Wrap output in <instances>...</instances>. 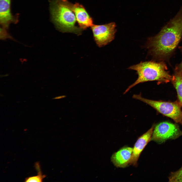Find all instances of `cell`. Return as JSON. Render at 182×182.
<instances>
[{"mask_svg":"<svg viewBox=\"0 0 182 182\" xmlns=\"http://www.w3.org/2000/svg\"><path fill=\"white\" fill-rule=\"evenodd\" d=\"M182 36V6L157 35L148 39L147 47L155 57L165 59L174 51Z\"/></svg>","mask_w":182,"mask_h":182,"instance_id":"1","label":"cell"},{"mask_svg":"<svg viewBox=\"0 0 182 182\" xmlns=\"http://www.w3.org/2000/svg\"><path fill=\"white\" fill-rule=\"evenodd\" d=\"M45 175H43L40 170L38 172V174L35 176H31L26 178L25 182H40L43 181V179L46 177Z\"/></svg>","mask_w":182,"mask_h":182,"instance_id":"13","label":"cell"},{"mask_svg":"<svg viewBox=\"0 0 182 182\" xmlns=\"http://www.w3.org/2000/svg\"><path fill=\"white\" fill-rule=\"evenodd\" d=\"M67 0L51 1L50 9L52 20L60 32L80 35L83 30L75 25L77 20L75 15L67 4Z\"/></svg>","mask_w":182,"mask_h":182,"instance_id":"3","label":"cell"},{"mask_svg":"<svg viewBox=\"0 0 182 182\" xmlns=\"http://www.w3.org/2000/svg\"><path fill=\"white\" fill-rule=\"evenodd\" d=\"M168 179L170 182H182V167L177 171L171 172Z\"/></svg>","mask_w":182,"mask_h":182,"instance_id":"12","label":"cell"},{"mask_svg":"<svg viewBox=\"0 0 182 182\" xmlns=\"http://www.w3.org/2000/svg\"><path fill=\"white\" fill-rule=\"evenodd\" d=\"M67 4L74 13L79 27L84 30L93 24V18L84 6L79 3L73 4L67 0Z\"/></svg>","mask_w":182,"mask_h":182,"instance_id":"7","label":"cell"},{"mask_svg":"<svg viewBox=\"0 0 182 182\" xmlns=\"http://www.w3.org/2000/svg\"><path fill=\"white\" fill-rule=\"evenodd\" d=\"M6 29L2 27L1 28V38L2 39L6 38L9 36V35L7 32Z\"/></svg>","mask_w":182,"mask_h":182,"instance_id":"14","label":"cell"},{"mask_svg":"<svg viewBox=\"0 0 182 182\" xmlns=\"http://www.w3.org/2000/svg\"><path fill=\"white\" fill-rule=\"evenodd\" d=\"M133 150L132 147H123L113 154L111 161L117 167H125L130 165Z\"/></svg>","mask_w":182,"mask_h":182,"instance_id":"9","label":"cell"},{"mask_svg":"<svg viewBox=\"0 0 182 182\" xmlns=\"http://www.w3.org/2000/svg\"><path fill=\"white\" fill-rule=\"evenodd\" d=\"M133 98L150 105L162 115L182 125V105L178 101L166 102L147 99L140 94L134 95Z\"/></svg>","mask_w":182,"mask_h":182,"instance_id":"4","label":"cell"},{"mask_svg":"<svg viewBox=\"0 0 182 182\" xmlns=\"http://www.w3.org/2000/svg\"><path fill=\"white\" fill-rule=\"evenodd\" d=\"M128 69L136 71L138 77L133 83L128 86L124 94L141 83L154 81H157L159 84L167 83L171 81L172 78V76L167 70L166 64L163 62H141L130 66Z\"/></svg>","mask_w":182,"mask_h":182,"instance_id":"2","label":"cell"},{"mask_svg":"<svg viewBox=\"0 0 182 182\" xmlns=\"http://www.w3.org/2000/svg\"><path fill=\"white\" fill-rule=\"evenodd\" d=\"M180 49L182 53V47L180 48ZM175 70L179 71L182 74V61L180 64L176 66Z\"/></svg>","mask_w":182,"mask_h":182,"instance_id":"15","label":"cell"},{"mask_svg":"<svg viewBox=\"0 0 182 182\" xmlns=\"http://www.w3.org/2000/svg\"><path fill=\"white\" fill-rule=\"evenodd\" d=\"M182 134V132L176 124L163 122L154 126L151 140L162 143L168 140L176 139Z\"/></svg>","mask_w":182,"mask_h":182,"instance_id":"5","label":"cell"},{"mask_svg":"<svg viewBox=\"0 0 182 182\" xmlns=\"http://www.w3.org/2000/svg\"><path fill=\"white\" fill-rule=\"evenodd\" d=\"M153 125L146 132L140 136L135 142L133 148L130 165L136 166L140 156L145 146L151 141L154 127Z\"/></svg>","mask_w":182,"mask_h":182,"instance_id":"8","label":"cell"},{"mask_svg":"<svg viewBox=\"0 0 182 182\" xmlns=\"http://www.w3.org/2000/svg\"><path fill=\"white\" fill-rule=\"evenodd\" d=\"M11 0H0V23L2 27L8 28L11 23H15L18 19L16 16H13L10 10Z\"/></svg>","mask_w":182,"mask_h":182,"instance_id":"10","label":"cell"},{"mask_svg":"<svg viewBox=\"0 0 182 182\" xmlns=\"http://www.w3.org/2000/svg\"><path fill=\"white\" fill-rule=\"evenodd\" d=\"M171 81L176 90L178 101L182 106V74L175 70Z\"/></svg>","mask_w":182,"mask_h":182,"instance_id":"11","label":"cell"},{"mask_svg":"<svg viewBox=\"0 0 182 182\" xmlns=\"http://www.w3.org/2000/svg\"><path fill=\"white\" fill-rule=\"evenodd\" d=\"M114 22L102 25H93L91 27L94 40L99 47L105 46L113 40L117 30Z\"/></svg>","mask_w":182,"mask_h":182,"instance_id":"6","label":"cell"}]
</instances>
